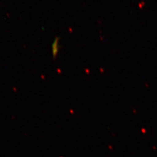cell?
Instances as JSON below:
<instances>
[{"label":"cell","instance_id":"cell-1","mask_svg":"<svg viewBox=\"0 0 157 157\" xmlns=\"http://www.w3.org/2000/svg\"><path fill=\"white\" fill-rule=\"evenodd\" d=\"M58 41L59 39L56 38L53 44L52 45V54L54 58L56 57L57 54H58V52L59 51V43H58Z\"/></svg>","mask_w":157,"mask_h":157}]
</instances>
